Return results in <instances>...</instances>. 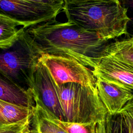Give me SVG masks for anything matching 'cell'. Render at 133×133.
I'll return each instance as SVG.
<instances>
[{
	"mask_svg": "<svg viewBox=\"0 0 133 133\" xmlns=\"http://www.w3.org/2000/svg\"><path fill=\"white\" fill-rule=\"evenodd\" d=\"M128 129V133H133V100L129 101L119 113Z\"/></svg>",
	"mask_w": 133,
	"mask_h": 133,
	"instance_id": "obj_18",
	"label": "cell"
},
{
	"mask_svg": "<svg viewBox=\"0 0 133 133\" xmlns=\"http://www.w3.org/2000/svg\"><path fill=\"white\" fill-rule=\"evenodd\" d=\"M96 133H106L105 127V121L97 124Z\"/></svg>",
	"mask_w": 133,
	"mask_h": 133,
	"instance_id": "obj_22",
	"label": "cell"
},
{
	"mask_svg": "<svg viewBox=\"0 0 133 133\" xmlns=\"http://www.w3.org/2000/svg\"><path fill=\"white\" fill-rule=\"evenodd\" d=\"M63 9L26 0H0V13L25 29L56 18Z\"/></svg>",
	"mask_w": 133,
	"mask_h": 133,
	"instance_id": "obj_6",
	"label": "cell"
},
{
	"mask_svg": "<svg viewBox=\"0 0 133 133\" xmlns=\"http://www.w3.org/2000/svg\"><path fill=\"white\" fill-rule=\"evenodd\" d=\"M96 87L109 114H118L129 101L133 100V91L100 77H96Z\"/></svg>",
	"mask_w": 133,
	"mask_h": 133,
	"instance_id": "obj_9",
	"label": "cell"
},
{
	"mask_svg": "<svg viewBox=\"0 0 133 133\" xmlns=\"http://www.w3.org/2000/svg\"><path fill=\"white\" fill-rule=\"evenodd\" d=\"M20 23L0 13V48H10L22 37L25 32Z\"/></svg>",
	"mask_w": 133,
	"mask_h": 133,
	"instance_id": "obj_11",
	"label": "cell"
},
{
	"mask_svg": "<svg viewBox=\"0 0 133 133\" xmlns=\"http://www.w3.org/2000/svg\"><path fill=\"white\" fill-rule=\"evenodd\" d=\"M56 86L65 121L96 124L105 121L108 112L96 87L74 83Z\"/></svg>",
	"mask_w": 133,
	"mask_h": 133,
	"instance_id": "obj_3",
	"label": "cell"
},
{
	"mask_svg": "<svg viewBox=\"0 0 133 133\" xmlns=\"http://www.w3.org/2000/svg\"><path fill=\"white\" fill-rule=\"evenodd\" d=\"M24 37L39 56H65L92 69L107 42L71 20L60 22L56 19L26 29Z\"/></svg>",
	"mask_w": 133,
	"mask_h": 133,
	"instance_id": "obj_1",
	"label": "cell"
},
{
	"mask_svg": "<svg viewBox=\"0 0 133 133\" xmlns=\"http://www.w3.org/2000/svg\"><path fill=\"white\" fill-rule=\"evenodd\" d=\"M0 100L32 109L35 105L31 88L24 89L2 76L0 80Z\"/></svg>",
	"mask_w": 133,
	"mask_h": 133,
	"instance_id": "obj_10",
	"label": "cell"
},
{
	"mask_svg": "<svg viewBox=\"0 0 133 133\" xmlns=\"http://www.w3.org/2000/svg\"><path fill=\"white\" fill-rule=\"evenodd\" d=\"M32 126L38 133H68L55 123L47 112L37 104L34 107Z\"/></svg>",
	"mask_w": 133,
	"mask_h": 133,
	"instance_id": "obj_14",
	"label": "cell"
},
{
	"mask_svg": "<svg viewBox=\"0 0 133 133\" xmlns=\"http://www.w3.org/2000/svg\"><path fill=\"white\" fill-rule=\"evenodd\" d=\"M39 60L46 68L56 85L74 83L96 88V77L92 70L74 59L42 54Z\"/></svg>",
	"mask_w": 133,
	"mask_h": 133,
	"instance_id": "obj_5",
	"label": "cell"
},
{
	"mask_svg": "<svg viewBox=\"0 0 133 133\" xmlns=\"http://www.w3.org/2000/svg\"><path fill=\"white\" fill-rule=\"evenodd\" d=\"M49 115L51 119L55 123L68 133H96L97 124L94 123H80L62 121L52 117L49 114Z\"/></svg>",
	"mask_w": 133,
	"mask_h": 133,
	"instance_id": "obj_15",
	"label": "cell"
},
{
	"mask_svg": "<svg viewBox=\"0 0 133 133\" xmlns=\"http://www.w3.org/2000/svg\"><path fill=\"white\" fill-rule=\"evenodd\" d=\"M105 127L106 133H128L126 125L119 113L114 115L108 114Z\"/></svg>",
	"mask_w": 133,
	"mask_h": 133,
	"instance_id": "obj_16",
	"label": "cell"
},
{
	"mask_svg": "<svg viewBox=\"0 0 133 133\" xmlns=\"http://www.w3.org/2000/svg\"><path fill=\"white\" fill-rule=\"evenodd\" d=\"M63 11L68 20L85 30L109 40L127 34L130 21L127 8L121 2H94L64 4Z\"/></svg>",
	"mask_w": 133,
	"mask_h": 133,
	"instance_id": "obj_2",
	"label": "cell"
},
{
	"mask_svg": "<svg viewBox=\"0 0 133 133\" xmlns=\"http://www.w3.org/2000/svg\"><path fill=\"white\" fill-rule=\"evenodd\" d=\"M92 73L96 77L133 91V65L113 57L104 56L95 59Z\"/></svg>",
	"mask_w": 133,
	"mask_h": 133,
	"instance_id": "obj_8",
	"label": "cell"
},
{
	"mask_svg": "<svg viewBox=\"0 0 133 133\" xmlns=\"http://www.w3.org/2000/svg\"><path fill=\"white\" fill-rule=\"evenodd\" d=\"M130 38H131V39L133 41V36H132L131 37H130Z\"/></svg>",
	"mask_w": 133,
	"mask_h": 133,
	"instance_id": "obj_24",
	"label": "cell"
},
{
	"mask_svg": "<svg viewBox=\"0 0 133 133\" xmlns=\"http://www.w3.org/2000/svg\"><path fill=\"white\" fill-rule=\"evenodd\" d=\"M104 56L113 57L133 65V41L130 37L107 44L99 57Z\"/></svg>",
	"mask_w": 133,
	"mask_h": 133,
	"instance_id": "obj_12",
	"label": "cell"
},
{
	"mask_svg": "<svg viewBox=\"0 0 133 133\" xmlns=\"http://www.w3.org/2000/svg\"><path fill=\"white\" fill-rule=\"evenodd\" d=\"M33 115L17 123L0 125V133H26L30 129Z\"/></svg>",
	"mask_w": 133,
	"mask_h": 133,
	"instance_id": "obj_17",
	"label": "cell"
},
{
	"mask_svg": "<svg viewBox=\"0 0 133 133\" xmlns=\"http://www.w3.org/2000/svg\"><path fill=\"white\" fill-rule=\"evenodd\" d=\"M29 87L32 89L35 104L42 107L52 117L65 121L56 85L39 60Z\"/></svg>",
	"mask_w": 133,
	"mask_h": 133,
	"instance_id": "obj_7",
	"label": "cell"
},
{
	"mask_svg": "<svg viewBox=\"0 0 133 133\" xmlns=\"http://www.w3.org/2000/svg\"><path fill=\"white\" fill-rule=\"evenodd\" d=\"M33 2L44 4L54 8L63 9L65 2L64 0H26Z\"/></svg>",
	"mask_w": 133,
	"mask_h": 133,
	"instance_id": "obj_19",
	"label": "cell"
},
{
	"mask_svg": "<svg viewBox=\"0 0 133 133\" xmlns=\"http://www.w3.org/2000/svg\"><path fill=\"white\" fill-rule=\"evenodd\" d=\"M126 5L127 6V9H130V10H132L133 12V0H124ZM131 22V24L133 26V16L130 18V21L129 22Z\"/></svg>",
	"mask_w": 133,
	"mask_h": 133,
	"instance_id": "obj_21",
	"label": "cell"
},
{
	"mask_svg": "<svg viewBox=\"0 0 133 133\" xmlns=\"http://www.w3.org/2000/svg\"><path fill=\"white\" fill-rule=\"evenodd\" d=\"M3 50L0 56L1 75L16 84L21 78L29 87L40 56L34 51L23 35L11 47Z\"/></svg>",
	"mask_w": 133,
	"mask_h": 133,
	"instance_id": "obj_4",
	"label": "cell"
},
{
	"mask_svg": "<svg viewBox=\"0 0 133 133\" xmlns=\"http://www.w3.org/2000/svg\"><path fill=\"white\" fill-rule=\"evenodd\" d=\"M26 133H38L36 130L33 127L31 129H30L29 130H28Z\"/></svg>",
	"mask_w": 133,
	"mask_h": 133,
	"instance_id": "obj_23",
	"label": "cell"
},
{
	"mask_svg": "<svg viewBox=\"0 0 133 133\" xmlns=\"http://www.w3.org/2000/svg\"><path fill=\"white\" fill-rule=\"evenodd\" d=\"M65 3L78 4L94 2H120L119 0H64Z\"/></svg>",
	"mask_w": 133,
	"mask_h": 133,
	"instance_id": "obj_20",
	"label": "cell"
},
{
	"mask_svg": "<svg viewBox=\"0 0 133 133\" xmlns=\"http://www.w3.org/2000/svg\"><path fill=\"white\" fill-rule=\"evenodd\" d=\"M34 109L0 100V125L21 121L34 113Z\"/></svg>",
	"mask_w": 133,
	"mask_h": 133,
	"instance_id": "obj_13",
	"label": "cell"
}]
</instances>
